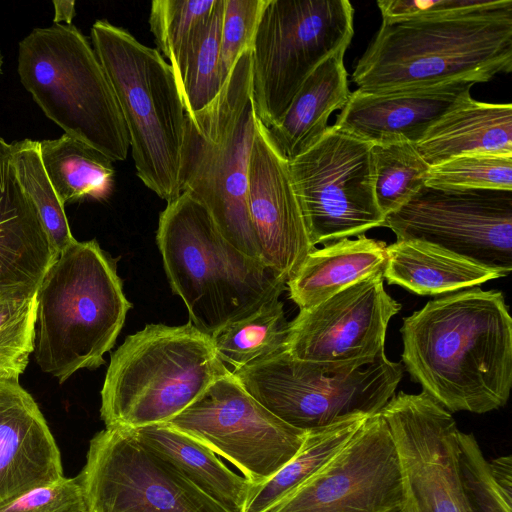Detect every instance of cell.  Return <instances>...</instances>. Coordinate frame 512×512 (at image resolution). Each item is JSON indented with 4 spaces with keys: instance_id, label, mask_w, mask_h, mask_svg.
Listing matches in <instances>:
<instances>
[{
    "instance_id": "cell-1",
    "label": "cell",
    "mask_w": 512,
    "mask_h": 512,
    "mask_svg": "<svg viewBox=\"0 0 512 512\" xmlns=\"http://www.w3.org/2000/svg\"><path fill=\"white\" fill-rule=\"evenodd\" d=\"M402 361L449 412L506 405L512 385V319L500 291L479 287L436 298L404 318Z\"/></svg>"
},
{
    "instance_id": "cell-2",
    "label": "cell",
    "mask_w": 512,
    "mask_h": 512,
    "mask_svg": "<svg viewBox=\"0 0 512 512\" xmlns=\"http://www.w3.org/2000/svg\"><path fill=\"white\" fill-rule=\"evenodd\" d=\"M512 70V0L382 19L352 75L358 91L383 93L455 81L488 82Z\"/></svg>"
},
{
    "instance_id": "cell-3",
    "label": "cell",
    "mask_w": 512,
    "mask_h": 512,
    "mask_svg": "<svg viewBox=\"0 0 512 512\" xmlns=\"http://www.w3.org/2000/svg\"><path fill=\"white\" fill-rule=\"evenodd\" d=\"M156 240L189 323L208 335L286 289L281 274L228 242L207 209L188 193L160 213Z\"/></svg>"
},
{
    "instance_id": "cell-4",
    "label": "cell",
    "mask_w": 512,
    "mask_h": 512,
    "mask_svg": "<svg viewBox=\"0 0 512 512\" xmlns=\"http://www.w3.org/2000/svg\"><path fill=\"white\" fill-rule=\"evenodd\" d=\"M131 307L115 260L95 239L76 240L58 255L37 291V364L59 383L80 369L98 368Z\"/></svg>"
},
{
    "instance_id": "cell-5",
    "label": "cell",
    "mask_w": 512,
    "mask_h": 512,
    "mask_svg": "<svg viewBox=\"0 0 512 512\" xmlns=\"http://www.w3.org/2000/svg\"><path fill=\"white\" fill-rule=\"evenodd\" d=\"M256 113L252 50L236 62L216 97L186 114L181 193L200 202L235 248L261 260L247 204L248 167Z\"/></svg>"
},
{
    "instance_id": "cell-6",
    "label": "cell",
    "mask_w": 512,
    "mask_h": 512,
    "mask_svg": "<svg viewBox=\"0 0 512 512\" xmlns=\"http://www.w3.org/2000/svg\"><path fill=\"white\" fill-rule=\"evenodd\" d=\"M230 371L210 335L189 322L148 324L111 355L101 390V419L105 428L167 423Z\"/></svg>"
},
{
    "instance_id": "cell-7",
    "label": "cell",
    "mask_w": 512,
    "mask_h": 512,
    "mask_svg": "<svg viewBox=\"0 0 512 512\" xmlns=\"http://www.w3.org/2000/svg\"><path fill=\"white\" fill-rule=\"evenodd\" d=\"M91 40L117 99L138 178L173 201L181 194L186 113L171 66L107 20L94 22Z\"/></svg>"
},
{
    "instance_id": "cell-8",
    "label": "cell",
    "mask_w": 512,
    "mask_h": 512,
    "mask_svg": "<svg viewBox=\"0 0 512 512\" xmlns=\"http://www.w3.org/2000/svg\"><path fill=\"white\" fill-rule=\"evenodd\" d=\"M18 74L65 134L124 161L128 132L108 77L88 39L72 25L33 29L19 43Z\"/></svg>"
},
{
    "instance_id": "cell-9",
    "label": "cell",
    "mask_w": 512,
    "mask_h": 512,
    "mask_svg": "<svg viewBox=\"0 0 512 512\" xmlns=\"http://www.w3.org/2000/svg\"><path fill=\"white\" fill-rule=\"evenodd\" d=\"M385 353L374 361L317 363L286 351L233 375L245 390L290 426L311 431L356 415L380 413L403 376Z\"/></svg>"
},
{
    "instance_id": "cell-10",
    "label": "cell",
    "mask_w": 512,
    "mask_h": 512,
    "mask_svg": "<svg viewBox=\"0 0 512 512\" xmlns=\"http://www.w3.org/2000/svg\"><path fill=\"white\" fill-rule=\"evenodd\" d=\"M348 0H267L252 47V98L267 128L285 114L306 78L354 34Z\"/></svg>"
},
{
    "instance_id": "cell-11",
    "label": "cell",
    "mask_w": 512,
    "mask_h": 512,
    "mask_svg": "<svg viewBox=\"0 0 512 512\" xmlns=\"http://www.w3.org/2000/svg\"><path fill=\"white\" fill-rule=\"evenodd\" d=\"M372 144L332 125L289 162L294 189L313 246L360 236L383 226L374 194Z\"/></svg>"
},
{
    "instance_id": "cell-12",
    "label": "cell",
    "mask_w": 512,
    "mask_h": 512,
    "mask_svg": "<svg viewBox=\"0 0 512 512\" xmlns=\"http://www.w3.org/2000/svg\"><path fill=\"white\" fill-rule=\"evenodd\" d=\"M87 512H227L132 428H105L78 474Z\"/></svg>"
},
{
    "instance_id": "cell-13",
    "label": "cell",
    "mask_w": 512,
    "mask_h": 512,
    "mask_svg": "<svg viewBox=\"0 0 512 512\" xmlns=\"http://www.w3.org/2000/svg\"><path fill=\"white\" fill-rule=\"evenodd\" d=\"M165 424L228 460L251 485L290 461L307 435L260 404L231 371Z\"/></svg>"
},
{
    "instance_id": "cell-14",
    "label": "cell",
    "mask_w": 512,
    "mask_h": 512,
    "mask_svg": "<svg viewBox=\"0 0 512 512\" xmlns=\"http://www.w3.org/2000/svg\"><path fill=\"white\" fill-rule=\"evenodd\" d=\"M383 226L397 240L432 244L504 277L512 270V190L424 185Z\"/></svg>"
},
{
    "instance_id": "cell-15",
    "label": "cell",
    "mask_w": 512,
    "mask_h": 512,
    "mask_svg": "<svg viewBox=\"0 0 512 512\" xmlns=\"http://www.w3.org/2000/svg\"><path fill=\"white\" fill-rule=\"evenodd\" d=\"M402 473L405 512H473L458 465L456 421L424 392H399L380 411Z\"/></svg>"
},
{
    "instance_id": "cell-16",
    "label": "cell",
    "mask_w": 512,
    "mask_h": 512,
    "mask_svg": "<svg viewBox=\"0 0 512 512\" xmlns=\"http://www.w3.org/2000/svg\"><path fill=\"white\" fill-rule=\"evenodd\" d=\"M404 506L397 451L378 413L323 467L265 512H397Z\"/></svg>"
},
{
    "instance_id": "cell-17",
    "label": "cell",
    "mask_w": 512,
    "mask_h": 512,
    "mask_svg": "<svg viewBox=\"0 0 512 512\" xmlns=\"http://www.w3.org/2000/svg\"><path fill=\"white\" fill-rule=\"evenodd\" d=\"M401 309L384 288L383 272L370 275L289 322L286 352L317 363L374 361L385 353L390 319Z\"/></svg>"
},
{
    "instance_id": "cell-18",
    "label": "cell",
    "mask_w": 512,
    "mask_h": 512,
    "mask_svg": "<svg viewBox=\"0 0 512 512\" xmlns=\"http://www.w3.org/2000/svg\"><path fill=\"white\" fill-rule=\"evenodd\" d=\"M247 204L261 261L290 280L315 246L308 237L288 159L258 117L248 167Z\"/></svg>"
},
{
    "instance_id": "cell-19",
    "label": "cell",
    "mask_w": 512,
    "mask_h": 512,
    "mask_svg": "<svg viewBox=\"0 0 512 512\" xmlns=\"http://www.w3.org/2000/svg\"><path fill=\"white\" fill-rule=\"evenodd\" d=\"M474 84L455 81L383 93L355 90L332 126L371 144L395 141L416 144L445 114L471 97Z\"/></svg>"
},
{
    "instance_id": "cell-20",
    "label": "cell",
    "mask_w": 512,
    "mask_h": 512,
    "mask_svg": "<svg viewBox=\"0 0 512 512\" xmlns=\"http://www.w3.org/2000/svg\"><path fill=\"white\" fill-rule=\"evenodd\" d=\"M64 477L54 436L32 395L0 377V504Z\"/></svg>"
},
{
    "instance_id": "cell-21",
    "label": "cell",
    "mask_w": 512,
    "mask_h": 512,
    "mask_svg": "<svg viewBox=\"0 0 512 512\" xmlns=\"http://www.w3.org/2000/svg\"><path fill=\"white\" fill-rule=\"evenodd\" d=\"M58 255L0 138V294L38 290Z\"/></svg>"
},
{
    "instance_id": "cell-22",
    "label": "cell",
    "mask_w": 512,
    "mask_h": 512,
    "mask_svg": "<svg viewBox=\"0 0 512 512\" xmlns=\"http://www.w3.org/2000/svg\"><path fill=\"white\" fill-rule=\"evenodd\" d=\"M325 59L303 82L282 118L268 128L272 140L288 160L314 145L326 132L327 122L349 100L344 54Z\"/></svg>"
},
{
    "instance_id": "cell-23",
    "label": "cell",
    "mask_w": 512,
    "mask_h": 512,
    "mask_svg": "<svg viewBox=\"0 0 512 512\" xmlns=\"http://www.w3.org/2000/svg\"><path fill=\"white\" fill-rule=\"evenodd\" d=\"M431 167L469 153H512V105L468 98L414 144Z\"/></svg>"
},
{
    "instance_id": "cell-24",
    "label": "cell",
    "mask_w": 512,
    "mask_h": 512,
    "mask_svg": "<svg viewBox=\"0 0 512 512\" xmlns=\"http://www.w3.org/2000/svg\"><path fill=\"white\" fill-rule=\"evenodd\" d=\"M386 248L385 242L364 234L315 248L287 281L290 298L300 310L308 309L370 275L384 272Z\"/></svg>"
},
{
    "instance_id": "cell-25",
    "label": "cell",
    "mask_w": 512,
    "mask_h": 512,
    "mask_svg": "<svg viewBox=\"0 0 512 512\" xmlns=\"http://www.w3.org/2000/svg\"><path fill=\"white\" fill-rule=\"evenodd\" d=\"M386 252L384 278L418 295L457 292L504 277L500 272L418 240H397L387 246Z\"/></svg>"
},
{
    "instance_id": "cell-26",
    "label": "cell",
    "mask_w": 512,
    "mask_h": 512,
    "mask_svg": "<svg viewBox=\"0 0 512 512\" xmlns=\"http://www.w3.org/2000/svg\"><path fill=\"white\" fill-rule=\"evenodd\" d=\"M133 430L227 512H242L251 484L225 466L213 451L165 423Z\"/></svg>"
},
{
    "instance_id": "cell-27",
    "label": "cell",
    "mask_w": 512,
    "mask_h": 512,
    "mask_svg": "<svg viewBox=\"0 0 512 512\" xmlns=\"http://www.w3.org/2000/svg\"><path fill=\"white\" fill-rule=\"evenodd\" d=\"M40 158L60 202L107 199L114 188L112 161L87 144L63 134L39 141Z\"/></svg>"
},
{
    "instance_id": "cell-28",
    "label": "cell",
    "mask_w": 512,
    "mask_h": 512,
    "mask_svg": "<svg viewBox=\"0 0 512 512\" xmlns=\"http://www.w3.org/2000/svg\"><path fill=\"white\" fill-rule=\"evenodd\" d=\"M368 417L356 415L307 431L300 450L290 461L265 482L250 485L242 512H265L290 494L332 459Z\"/></svg>"
},
{
    "instance_id": "cell-29",
    "label": "cell",
    "mask_w": 512,
    "mask_h": 512,
    "mask_svg": "<svg viewBox=\"0 0 512 512\" xmlns=\"http://www.w3.org/2000/svg\"><path fill=\"white\" fill-rule=\"evenodd\" d=\"M288 331L283 303L274 297L210 337L218 358L233 372L285 352Z\"/></svg>"
},
{
    "instance_id": "cell-30",
    "label": "cell",
    "mask_w": 512,
    "mask_h": 512,
    "mask_svg": "<svg viewBox=\"0 0 512 512\" xmlns=\"http://www.w3.org/2000/svg\"><path fill=\"white\" fill-rule=\"evenodd\" d=\"M223 10L224 0H217L173 69L187 115L207 106L223 85L219 64Z\"/></svg>"
},
{
    "instance_id": "cell-31",
    "label": "cell",
    "mask_w": 512,
    "mask_h": 512,
    "mask_svg": "<svg viewBox=\"0 0 512 512\" xmlns=\"http://www.w3.org/2000/svg\"><path fill=\"white\" fill-rule=\"evenodd\" d=\"M461 483L473 512H512V458L487 460L472 433L459 431Z\"/></svg>"
},
{
    "instance_id": "cell-32",
    "label": "cell",
    "mask_w": 512,
    "mask_h": 512,
    "mask_svg": "<svg viewBox=\"0 0 512 512\" xmlns=\"http://www.w3.org/2000/svg\"><path fill=\"white\" fill-rule=\"evenodd\" d=\"M374 194L386 217L406 204L424 185L430 166L407 141L372 144Z\"/></svg>"
},
{
    "instance_id": "cell-33",
    "label": "cell",
    "mask_w": 512,
    "mask_h": 512,
    "mask_svg": "<svg viewBox=\"0 0 512 512\" xmlns=\"http://www.w3.org/2000/svg\"><path fill=\"white\" fill-rule=\"evenodd\" d=\"M17 180L33 203L42 225L58 254L76 241L64 205L60 202L44 170L39 141L24 139L9 144Z\"/></svg>"
},
{
    "instance_id": "cell-34",
    "label": "cell",
    "mask_w": 512,
    "mask_h": 512,
    "mask_svg": "<svg viewBox=\"0 0 512 512\" xmlns=\"http://www.w3.org/2000/svg\"><path fill=\"white\" fill-rule=\"evenodd\" d=\"M37 291L0 294V377L18 380L34 352Z\"/></svg>"
},
{
    "instance_id": "cell-35",
    "label": "cell",
    "mask_w": 512,
    "mask_h": 512,
    "mask_svg": "<svg viewBox=\"0 0 512 512\" xmlns=\"http://www.w3.org/2000/svg\"><path fill=\"white\" fill-rule=\"evenodd\" d=\"M217 0H154L149 14L156 50L172 70L199 28L210 16Z\"/></svg>"
},
{
    "instance_id": "cell-36",
    "label": "cell",
    "mask_w": 512,
    "mask_h": 512,
    "mask_svg": "<svg viewBox=\"0 0 512 512\" xmlns=\"http://www.w3.org/2000/svg\"><path fill=\"white\" fill-rule=\"evenodd\" d=\"M425 185L512 190V153H469L450 158L429 168Z\"/></svg>"
},
{
    "instance_id": "cell-37",
    "label": "cell",
    "mask_w": 512,
    "mask_h": 512,
    "mask_svg": "<svg viewBox=\"0 0 512 512\" xmlns=\"http://www.w3.org/2000/svg\"><path fill=\"white\" fill-rule=\"evenodd\" d=\"M267 0H224L220 38V74L227 79L238 59L252 50Z\"/></svg>"
},
{
    "instance_id": "cell-38",
    "label": "cell",
    "mask_w": 512,
    "mask_h": 512,
    "mask_svg": "<svg viewBox=\"0 0 512 512\" xmlns=\"http://www.w3.org/2000/svg\"><path fill=\"white\" fill-rule=\"evenodd\" d=\"M0 512H87L78 475L61 479L0 504Z\"/></svg>"
},
{
    "instance_id": "cell-39",
    "label": "cell",
    "mask_w": 512,
    "mask_h": 512,
    "mask_svg": "<svg viewBox=\"0 0 512 512\" xmlns=\"http://www.w3.org/2000/svg\"><path fill=\"white\" fill-rule=\"evenodd\" d=\"M484 0H378L382 19H408L477 6Z\"/></svg>"
},
{
    "instance_id": "cell-40",
    "label": "cell",
    "mask_w": 512,
    "mask_h": 512,
    "mask_svg": "<svg viewBox=\"0 0 512 512\" xmlns=\"http://www.w3.org/2000/svg\"><path fill=\"white\" fill-rule=\"evenodd\" d=\"M54 24L65 22L66 25H72V20L76 15L74 0H54Z\"/></svg>"
},
{
    "instance_id": "cell-41",
    "label": "cell",
    "mask_w": 512,
    "mask_h": 512,
    "mask_svg": "<svg viewBox=\"0 0 512 512\" xmlns=\"http://www.w3.org/2000/svg\"><path fill=\"white\" fill-rule=\"evenodd\" d=\"M2 64H3V60H2L1 53H0V73H1V71H2Z\"/></svg>"
},
{
    "instance_id": "cell-42",
    "label": "cell",
    "mask_w": 512,
    "mask_h": 512,
    "mask_svg": "<svg viewBox=\"0 0 512 512\" xmlns=\"http://www.w3.org/2000/svg\"><path fill=\"white\" fill-rule=\"evenodd\" d=\"M397 512H405V510L403 509V510H400V511H397Z\"/></svg>"
}]
</instances>
